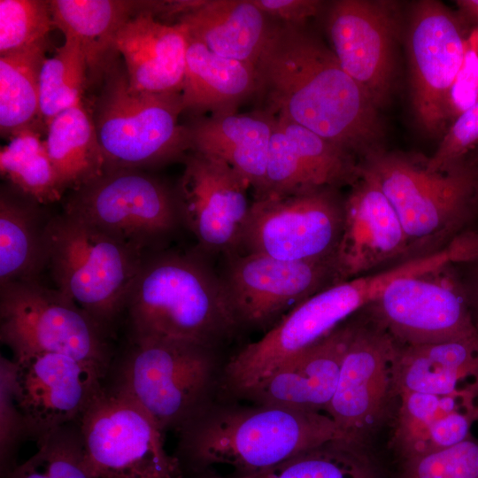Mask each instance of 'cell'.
<instances>
[{
	"instance_id": "obj_36",
	"label": "cell",
	"mask_w": 478,
	"mask_h": 478,
	"mask_svg": "<svg viewBox=\"0 0 478 478\" xmlns=\"http://www.w3.org/2000/svg\"><path fill=\"white\" fill-rule=\"evenodd\" d=\"M37 443V451L6 478H95L83 465L78 421L57 428Z\"/></svg>"
},
{
	"instance_id": "obj_47",
	"label": "cell",
	"mask_w": 478,
	"mask_h": 478,
	"mask_svg": "<svg viewBox=\"0 0 478 478\" xmlns=\"http://www.w3.org/2000/svg\"><path fill=\"white\" fill-rule=\"evenodd\" d=\"M476 195H477V196H476V198H477L476 201H477V203H478V188H477V193H476Z\"/></svg>"
},
{
	"instance_id": "obj_6",
	"label": "cell",
	"mask_w": 478,
	"mask_h": 478,
	"mask_svg": "<svg viewBox=\"0 0 478 478\" xmlns=\"http://www.w3.org/2000/svg\"><path fill=\"white\" fill-rule=\"evenodd\" d=\"M104 81L93 119L106 171L144 170L184 158L190 142L187 126L179 123L181 93L136 91L116 62Z\"/></svg>"
},
{
	"instance_id": "obj_2",
	"label": "cell",
	"mask_w": 478,
	"mask_h": 478,
	"mask_svg": "<svg viewBox=\"0 0 478 478\" xmlns=\"http://www.w3.org/2000/svg\"><path fill=\"white\" fill-rule=\"evenodd\" d=\"M174 452L184 477L217 465L235 476L271 468L305 450L341 441L326 412L215 399L178 432Z\"/></svg>"
},
{
	"instance_id": "obj_11",
	"label": "cell",
	"mask_w": 478,
	"mask_h": 478,
	"mask_svg": "<svg viewBox=\"0 0 478 478\" xmlns=\"http://www.w3.org/2000/svg\"><path fill=\"white\" fill-rule=\"evenodd\" d=\"M64 209L143 253L181 224L175 189L140 169L104 172L72 190Z\"/></svg>"
},
{
	"instance_id": "obj_22",
	"label": "cell",
	"mask_w": 478,
	"mask_h": 478,
	"mask_svg": "<svg viewBox=\"0 0 478 478\" xmlns=\"http://www.w3.org/2000/svg\"><path fill=\"white\" fill-rule=\"evenodd\" d=\"M353 316L282 362L234 400L326 412L335 392L343 356L353 332Z\"/></svg>"
},
{
	"instance_id": "obj_9",
	"label": "cell",
	"mask_w": 478,
	"mask_h": 478,
	"mask_svg": "<svg viewBox=\"0 0 478 478\" xmlns=\"http://www.w3.org/2000/svg\"><path fill=\"white\" fill-rule=\"evenodd\" d=\"M376 177L411 245L459 227L476 203L478 177L464 163L430 171L424 160L373 150L362 164Z\"/></svg>"
},
{
	"instance_id": "obj_41",
	"label": "cell",
	"mask_w": 478,
	"mask_h": 478,
	"mask_svg": "<svg viewBox=\"0 0 478 478\" xmlns=\"http://www.w3.org/2000/svg\"><path fill=\"white\" fill-rule=\"evenodd\" d=\"M478 102V49L473 35L466 40L461 67L451 89L449 119L458 118Z\"/></svg>"
},
{
	"instance_id": "obj_30",
	"label": "cell",
	"mask_w": 478,
	"mask_h": 478,
	"mask_svg": "<svg viewBox=\"0 0 478 478\" xmlns=\"http://www.w3.org/2000/svg\"><path fill=\"white\" fill-rule=\"evenodd\" d=\"M51 216L43 205L12 187L0 194V286L37 279L48 266L47 228Z\"/></svg>"
},
{
	"instance_id": "obj_31",
	"label": "cell",
	"mask_w": 478,
	"mask_h": 478,
	"mask_svg": "<svg viewBox=\"0 0 478 478\" xmlns=\"http://www.w3.org/2000/svg\"><path fill=\"white\" fill-rule=\"evenodd\" d=\"M45 143L66 190L79 189L106 171L93 113L82 101L50 122Z\"/></svg>"
},
{
	"instance_id": "obj_32",
	"label": "cell",
	"mask_w": 478,
	"mask_h": 478,
	"mask_svg": "<svg viewBox=\"0 0 478 478\" xmlns=\"http://www.w3.org/2000/svg\"><path fill=\"white\" fill-rule=\"evenodd\" d=\"M0 171L11 187L42 205L59 201L66 191L34 124L1 148Z\"/></svg>"
},
{
	"instance_id": "obj_18",
	"label": "cell",
	"mask_w": 478,
	"mask_h": 478,
	"mask_svg": "<svg viewBox=\"0 0 478 478\" xmlns=\"http://www.w3.org/2000/svg\"><path fill=\"white\" fill-rule=\"evenodd\" d=\"M248 183L224 161L193 151L175 188L181 224L208 252L236 251L251 204Z\"/></svg>"
},
{
	"instance_id": "obj_1",
	"label": "cell",
	"mask_w": 478,
	"mask_h": 478,
	"mask_svg": "<svg viewBox=\"0 0 478 478\" xmlns=\"http://www.w3.org/2000/svg\"><path fill=\"white\" fill-rule=\"evenodd\" d=\"M255 69L263 110L352 154L375 150L382 135L378 108L304 27L274 22Z\"/></svg>"
},
{
	"instance_id": "obj_45",
	"label": "cell",
	"mask_w": 478,
	"mask_h": 478,
	"mask_svg": "<svg viewBox=\"0 0 478 478\" xmlns=\"http://www.w3.org/2000/svg\"><path fill=\"white\" fill-rule=\"evenodd\" d=\"M462 6H464L468 11H471L478 18V1H460L459 2ZM474 38L477 49H478V28L474 30L471 33Z\"/></svg>"
},
{
	"instance_id": "obj_13",
	"label": "cell",
	"mask_w": 478,
	"mask_h": 478,
	"mask_svg": "<svg viewBox=\"0 0 478 478\" xmlns=\"http://www.w3.org/2000/svg\"><path fill=\"white\" fill-rule=\"evenodd\" d=\"M225 256L220 279L239 331L265 334L303 301L338 283L334 258L287 261L255 253Z\"/></svg>"
},
{
	"instance_id": "obj_20",
	"label": "cell",
	"mask_w": 478,
	"mask_h": 478,
	"mask_svg": "<svg viewBox=\"0 0 478 478\" xmlns=\"http://www.w3.org/2000/svg\"><path fill=\"white\" fill-rule=\"evenodd\" d=\"M344 199L343 224L334 255L337 281L361 275L405 254L411 243L376 177L360 165Z\"/></svg>"
},
{
	"instance_id": "obj_35",
	"label": "cell",
	"mask_w": 478,
	"mask_h": 478,
	"mask_svg": "<svg viewBox=\"0 0 478 478\" xmlns=\"http://www.w3.org/2000/svg\"><path fill=\"white\" fill-rule=\"evenodd\" d=\"M88 66L80 42L65 37L55 55L46 58L39 77V117L46 127L60 112L82 101Z\"/></svg>"
},
{
	"instance_id": "obj_39",
	"label": "cell",
	"mask_w": 478,
	"mask_h": 478,
	"mask_svg": "<svg viewBox=\"0 0 478 478\" xmlns=\"http://www.w3.org/2000/svg\"><path fill=\"white\" fill-rule=\"evenodd\" d=\"M14 361L0 358V474L6 478L19 465V450L27 436L24 416L13 389Z\"/></svg>"
},
{
	"instance_id": "obj_8",
	"label": "cell",
	"mask_w": 478,
	"mask_h": 478,
	"mask_svg": "<svg viewBox=\"0 0 478 478\" xmlns=\"http://www.w3.org/2000/svg\"><path fill=\"white\" fill-rule=\"evenodd\" d=\"M110 336L71 298L37 279L0 286V339L13 358L62 353L107 374L115 356Z\"/></svg>"
},
{
	"instance_id": "obj_25",
	"label": "cell",
	"mask_w": 478,
	"mask_h": 478,
	"mask_svg": "<svg viewBox=\"0 0 478 478\" xmlns=\"http://www.w3.org/2000/svg\"><path fill=\"white\" fill-rule=\"evenodd\" d=\"M275 120V116L263 109L197 117L187 126L190 150L227 163L253 188L257 198L265 188Z\"/></svg>"
},
{
	"instance_id": "obj_27",
	"label": "cell",
	"mask_w": 478,
	"mask_h": 478,
	"mask_svg": "<svg viewBox=\"0 0 478 478\" xmlns=\"http://www.w3.org/2000/svg\"><path fill=\"white\" fill-rule=\"evenodd\" d=\"M54 27L65 37L75 38L84 52L88 77L104 80L115 63V39L133 17L149 11L150 1L53 0L50 1Z\"/></svg>"
},
{
	"instance_id": "obj_10",
	"label": "cell",
	"mask_w": 478,
	"mask_h": 478,
	"mask_svg": "<svg viewBox=\"0 0 478 478\" xmlns=\"http://www.w3.org/2000/svg\"><path fill=\"white\" fill-rule=\"evenodd\" d=\"M83 465L95 478H184L164 434L127 397L104 385L79 420Z\"/></svg>"
},
{
	"instance_id": "obj_33",
	"label": "cell",
	"mask_w": 478,
	"mask_h": 478,
	"mask_svg": "<svg viewBox=\"0 0 478 478\" xmlns=\"http://www.w3.org/2000/svg\"><path fill=\"white\" fill-rule=\"evenodd\" d=\"M48 43L0 57V132L11 137L39 117V77Z\"/></svg>"
},
{
	"instance_id": "obj_29",
	"label": "cell",
	"mask_w": 478,
	"mask_h": 478,
	"mask_svg": "<svg viewBox=\"0 0 478 478\" xmlns=\"http://www.w3.org/2000/svg\"><path fill=\"white\" fill-rule=\"evenodd\" d=\"M398 345V344H397ZM478 376V337L420 345H398L396 394H450Z\"/></svg>"
},
{
	"instance_id": "obj_5",
	"label": "cell",
	"mask_w": 478,
	"mask_h": 478,
	"mask_svg": "<svg viewBox=\"0 0 478 478\" xmlns=\"http://www.w3.org/2000/svg\"><path fill=\"white\" fill-rule=\"evenodd\" d=\"M47 240L56 289L111 334L145 253L65 212L51 216Z\"/></svg>"
},
{
	"instance_id": "obj_4",
	"label": "cell",
	"mask_w": 478,
	"mask_h": 478,
	"mask_svg": "<svg viewBox=\"0 0 478 478\" xmlns=\"http://www.w3.org/2000/svg\"><path fill=\"white\" fill-rule=\"evenodd\" d=\"M226 361L220 350L195 343L128 340L104 386L140 405L163 434L178 432L217 399Z\"/></svg>"
},
{
	"instance_id": "obj_26",
	"label": "cell",
	"mask_w": 478,
	"mask_h": 478,
	"mask_svg": "<svg viewBox=\"0 0 478 478\" xmlns=\"http://www.w3.org/2000/svg\"><path fill=\"white\" fill-rule=\"evenodd\" d=\"M177 22L213 53L254 66L274 25L252 0H205Z\"/></svg>"
},
{
	"instance_id": "obj_28",
	"label": "cell",
	"mask_w": 478,
	"mask_h": 478,
	"mask_svg": "<svg viewBox=\"0 0 478 478\" xmlns=\"http://www.w3.org/2000/svg\"><path fill=\"white\" fill-rule=\"evenodd\" d=\"M255 66L219 56L188 35L186 66L181 92L183 112L200 117L236 112L257 92Z\"/></svg>"
},
{
	"instance_id": "obj_17",
	"label": "cell",
	"mask_w": 478,
	"mask_h": 478,
	"mask_svg": "<svg viewBox=\"0 0 478 478\" xmlns=\"http://www.w3.org/2000/svg\"><path fill=\"white\" fill-rule=\"evenodd\" d=\"M466 40L458 20L441 3L414 5L407 35L412 104L418 124L430 135L441 134L449 120V96Z\"/></svg>"
},
{
	"instance_id": "obj_19",
	"label": "cell",
	"mask_w": 478,
	"mask_h": 478,
	"mask_svg": "<svg viewBox=\"0 0 478 478\" xmlns=\"http://www.w3.org/2000/svg\"><path fill=\"white\" fill-rule=\"evenodd\" d=\"M389 4L335 1L327 22L339 64L377 108L387 103L394 76L396 20Z\"/></svg>"
},
{
	"instance_id": "obj_14",
	"label": "cell",
	"mask_w": 478,
	"mask_h": 478,
	"mask_svg": "<svg viewBox=\"0 0 478 478\" xmlns=\"http://www.w3.org/2000/svg\"><path fill=\"white\" fill-rule=\"evenodd\" d=\"M397 343L370 314L355 317L334 397L327 408L341 442L365 447L383 424L396 397Z\"/></svg>"
},
{
	"instance_id": "obj_44",
	"label": "cell",
	"mask_w": 478,
	"mask_h": 478,
	"mask_svg": "<svg viewBox=\"0 0 478 478\" xmlns=\"http://www.w3.org/2000/svg\"><path fill=\"white\" fill-rule=\"evenodd\" d=\"M184 478H244L243 476H224L217 472L214 469H206L201 472L194 473L185 476Z\"/></svg>"
},
{
	"instance_id": "obj_24",
	"label": "cell",
	"mask_w": 478,
	"mask_h": 478,
	"mask_svg": "<svg viewBox=\"0 0 478 478\" xmlns=\"http://www.w3.org/2000/svg\"><path fill=\"white\" fill-rule=\"evenodd\" d=\"M188 31L180 22L158 21L144 11L118 32L115 50L122 55L129 86L150 93H181Z\"/></svg>"
},
{
	"instance_id": "obj_3",
	"label": "cell",
	"mask_w": 478,
	"mask_h": 478,
	"mask_svg": "<svg viewBox=\"0 0 478 478\" xmlns=\"http://www.w3.org/2000/svg\"><path fill=\"white\" fill-rule=\"evenodd\" d=\"M124 314L128 340L163 338L220 350L240 332L220 276L195 254H145Z\"/></svg>"
},
{
	"instance_id": "obj_37",
	"label": "cell",
	"mask_w": 478,
	"mask_h": 478,
	"mask_svg": "<svg viewBox=\"0 0 478 478\" xmlns=\"http://www.w3.org/2000/svg\"><path fill=\"white\" fill-rule=\"evenodd\" d=\"M54 27L50 1H0V57L47 43Z\"/></svg>"
},
{
	"instance_id": "obj_21",
	"label": "cell",
	"mask_w": 478,
	"mask_h": 478,
	"mask_svg": "<svg viewBox=\"0 0 478 478\" xmlns=\"http://www.w3.org/2000/svg\"><path fill=\"white\" fill-rule=\"evenodd\" d=\"M360 165L353 154L309 129L276 117L263 193L255 199L285 197L351 184Z\"/></svg>"
},
{
	"instance_id": "obj_43",
	"label": "cell",
	"mask_w": 478,
	"mask_h": 478,
	"mask_svg": "<svg viewBox=\"0 0 478 478\" xmlns=\"http://www.w3.org/2000/svg\"><path fill=\"white\" fill-rule=\"evenodd\" d=\"M466 266V274L459 281L469 305L473 318L478 327V257L463 263Z\"/></svg>"
},
{
	"instance_id": "obj_42",
	"label": "cell",
	"mask_w": 478,
	"mask_h": 478,
	"mask_svg": "<svg viewBox=\"0 0 478 478\" xmlns=\"http://www.w3.org/2000/svg\"><path fill=\"white\" fill-rule=\"evenodd\" d=\"M268 18L277 23L304 27L323 4L318 0H252Z\"/></svg>"
},
{
	"instance_id": "obj_34",
	"label": "cell",
	"mask_w": 478,
	"mask_h": 478,
	"mask_svg": "<svg viewBox=\"0 0 478 478\" xmlns=\"http://www.w3.org/2000/svg\"><path fill=\"white\" fill-rule=\"evenodd\" d=\"M244 478H379L365 447L331 441Z\"/></svg>"
},
{
	"instance_id": "obj_7",
	"label": "cell",
	"mask_w": 478,
	"mask_h": 478,
	"mask_svg": "<svg viewBox=\"0 0 478 478\" xmlns=\"http://www.w3.org/2000/svg\"><path fill=\"white\" fill-rule=\"evenodd\" d=\"M386 284L380 274H365L335 283L303 301L258 340L227 359L220 397L236 399L282 362L370 305Z\"/></svg>"
},
{
	"instance_id": "obj_12",
	"label": "cell",
	"mask_w": 478,
	"mask_h": 478,
	"mask_svg": "<svg viewBox=\"0 0 478 478\" xmlns=\"http://www.w3.org/2000/svg\"><path fill=\"white\" fill-rule=\"evenodd\" d=\"M343 212L335 188L254 199L235 252L287 261L334 258Z\"/></svg>"
},
{
	"instance_id": "obj_15",
	"label": "cell",
	"mask_w": 478,
	"mask_h": 478,
	"mask_svg": "<svg viewBox=\"0 0 478 478\" xmlns=\"http://www.w3.org/2000/svg\"><path fill=\"white\" fill-rule=\"evenodd\" d=\"M445 269L396 280L366 306L398 345L478 337L464 291Z\"/></svg>"
},
{
	"instance_id": "obj_38",
	"label": "cell",
	"mask_w": 478,
	"mask_h": 478,
	"mask_svg": "<svg viewBox=\"0 0 478 478\" xmlns=\"http://www.w3.org/2000/svg\"><path fill=\"white\" fill-rule=\"evenodd\" d=\"M401 478H478V438L405 459Z\"/></svg>"
},
{
	"instance_id": "obj_46",
	"label": "cell",
	"mask_w": 478,
	"mask_h": 478,
	"mask_svg": "<svg viewBox=\"0 0 478 478\" xmlns=\"http://www.w3.org/2000/svg\"><path fill=\"white\" fill-rule=\"evenodd\" d=\"M475 395L478 403V376L467 386Z\"/></svg>"
},
{
	"instance_id": "obj_23",
	"label": "cell",
	"mask_w": 478,
	"mask_h": 478,
	"mask_svg": "<svg viewBox=\"0 0 478 478\" xmlns=\"http://www.w3.org/2000/svg\"><path fill=\"white\" fill-rule=\"evenodd\" d=\"M392 443L403 459L451 447L471 437L478 403L468 388L450 394L401 391Z\"/></svg>"
},
{
	"instance_id": "obj_16",
	"label": "cell",
	"mask_w": 478,
	"mask_h": 478,
	"mask_svg": "<svg viewBox=\"0 0 478 478\" xmlns=\"http://www.w3.org/2000/svg\"><path fill=\"white\" fill-rule=\"evenodd\" d=\"M13 389L29 439L41 441L57 428L79 421L104 388L107 374L62 353L13 358Z\"/></svg>"
},
{
	"instance_id": "obj_40",
	"label": "cell",
	"mask_w": 478,
	"mask_h": 478,
	"mask_svg": "<svg viewBox=\"0 0 478 478\" xmlns=\"http://www.w3.org/2000/svg\"><path fill=\"white\" fill-rule=\"evenodd\" d=\"M477 143L478 102L454 120L434 155L425 159L426 166L430 171L456 166Z\"/></svg>"
}]
</instances>
